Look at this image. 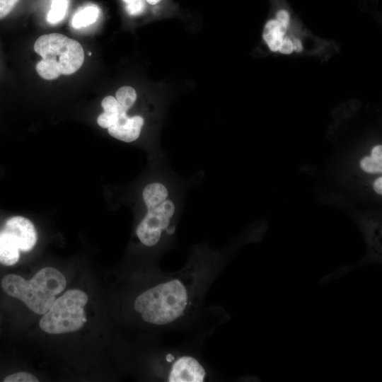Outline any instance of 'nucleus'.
Returning <instances> with one entry per match:
<instances>
[{"label":"nucleus","instance_id":"obj_4","mask_svg":"<svg viewBox=\"0 0 382 382\" xmlns=\"http://www.w3.org/2000/svg\"><path fill=\"white\" fill-rule=\"evenodd\" d=\"M88 296L83 291L70 289L56 299L40 320L39 326L49 334L80 330L86 322L84 307Z\"/></svg>","mask_w":382,"mask_h":382},{"label":"nucleus","instance_id":"obj_8","mask_svg":"<svg viewBox=\"0 0 382 382\" xmlns=\"http://www.w3.org/2000/svg\"><path fill=\"white\" fill-rule=\"evenodd\" d=\"M143 125L142 117L136 115L129 117L125 112L120 117L117 123L108 128V132L115 139L132 142L139 137Z\"/></svg>","mask_w":382,"mask_h":382},{"label":"nucleus","instance_id":"obj_14","mask_svg":"<svg viewBox=\"0 0 382 382\" xmlns=\"http://www.w3.org/2000/svg\"><path fill=\"white\" fill-rule=\"evenodd\" d=\"M68 8V0H52L51 8L47 14V21L57 24L65 17Z\"/></svg>","mask_w":382,"mask_h":382},{"label":"nucleus","instance_id":"obj_25","mask_svg":"<svg viewBox=\"0 0 382 382\" xmlns=\"http://www.w3.org/2000/svg\"><path fill=\"white\" fill-rule=\"evenodd\" d=\"M122 1H125L126 4H127V3H130L132 1H136V0H122Z\"/></svg>","mask_w":382,"mask_h":382},{"label":"nucleus","instance_id":"obj_21","mask_svg":"<svg viewBox=\"0 0 382 382\" xmlns=\"http://www.w3.org/2000/svg\"><path fill=\"white\" fill-rule=\"evenodd\" d=\"M276 19L283 27L287 28L289 23V14L286 10L279 11Z\"/></svg>","mask_w":382,"mask_h":382},{"label":"nucleus","instance_id":"obj_22","mask_svg":"<svg viewBox=\"0 0 382 382\" xmlns=\"http://www.w3.org/2000/svg\"><path fill=\"white\" fill-rule=\"evenodd\" d=\"M372 188L375 193L378 195L382 194V177L381 175L376 177L373 183Z\"/></svg>","mask_w":382,"mask_h":382},{"label":"nucleus","instance_id":"obj_23","mask_svg":"<svg viewBox=\"0 0 382 382\" xmlns=\"http://www.w3.org/2000/svg\"><path fill=\"white\" fill-rule=\"evenodd\" d=\"M293 50L296 52H301L303 49L301 41L297 38H293L292 40Z\"/></svg>","mask_w":382,"mask_h":382},{"label":"nucleus","instance_id":"obj_13","mask_svg":"<svg viewBox=\"0 0 382 382\" xmlns=\"http://www.w3.org/2000/svg\"><path fill=\"white\" fill-rule=\"evenodd\" d=\"M100 13L99 8L94 4L79 9L73 16L71 24L75 28L87 27L94 23Z\"/></svg>","mask_w":382,"mask_h":382},{"label":"nucleus","instance_id":"obj_17","mask_svg":"<svg viewBox=\"0 0 382 382\" xmlns=\"http://www.w3.org/2000/svg\"><path fill=\"white\" fill-rule=\"evenodd\" d=\"M4 382H37L38 379L31 374L27 372H18L6 376Z\"/></svg>","mask_w":382,"mask_h":382},{"label":"nucleus","instance_id":"obj_7","mask_svg":"<svg viewBox=\"0 0 382 382\" xmlns=\"http://www.w3.org/2000/svg\"><path fill=\"white\" fill-rule=\"evenodd\" d=\"M2 229L13 239L21 251L31 250L37 242V236L33 224L23 216L8 219Z\"/></svg>","mask_w":382,"mask_h":382},{"label":"nucleus","instance_id":"obj_10","mask_svg":"<svg viewBox=\"0 0 382 382\" xmlns=\"http://www.w3.org/2000/svg\"><path fill=\"white\" fill-rule=\"evenodd\" d=\"M359 168L365 173L381 174L382 172V146L375 145L369 153L359 160Z\"/></svg>","mask_w":382,"mask_h":382},{"label":"nucleus","instance_id":"obj_18","mask_svg":"<svg viewBox=\"0 0 382 382\" xmlns=\"http://www.w3.org/2000/svg\"><path fill=\"white\" fill-rule=\"evenodd\" d=\"M145 9V4L143 0H136L126 5V11L131 16L141 13Z\"/></svg>","mask_w":382,"mask_h":382},{"label":"nucleus","instance_id":"obj_5","mask_svg":"<svg viewBox=\"0 0 382 382\" xmlns=\"http://www.w3.org/2000/svg\"><path fill=\"white\" fill-rule=\"evenodd\" d=\"M175 213V205L166 199L158 205L147 208V213L138 225L136 234L140 242L146 246L156 245L163 231H168L170 220Z\"/></svg>","mask_w":382,"mask_h":382},{"label":"nucleus","instance_id":"obj_9","mask_svg":"<svg viewBox=\"0 0 382 382\" xmlns=\"http://www.w3.org/2000/svg\"><path fill=\"white\" fill-rule=\"evenodd\" d=\"M19 248L13 239L3 229L0 231V262L11 266L19 260Z\"/></svg>","mask_w":382,"mask_h":382},{"label":"nucleus","instance_id":"obj_12","mask_svg":"<svg viewBox=\"0 0 382 382\" xmlns=\"http://www.w3.org/2000/svg\"><path fill=\"white\" fill-rule=\"evenodd\" d=\"M142 195L147 208H150L156 207L166 200L168 195V191L164 185L153 183L144 187Z\"/></svg>","mask_w":382,"mask_h":382},{"label":"nucleus","instance_id":"obj_15","mask_svg":"<svg viewBox=\"0 0 382 382\" xmlns=\"http://www.w3.org/2000/svg\"><path fill=\"white\" fill-rule=\"evenodd\" d=\"M115 98L120 105L127 111L135 103L137 93L132 87L123 86L117 91Z\"/></svg>","mask_w":382,"mask_h":382},{"label":"nucleus","instance_id":"obj_16","mask_svg":"<svg viewBox=\"0 0 382 382\" xmlns=\"http://www.w3.org/2000/svg\"><path fill=\"white\" fill-rule=\"evenodd\" d=\"M125 112H127V111H121V112L104 111L98 117L97 122L98 125L100 126L101 127L108 129L110 126L117 123L120 117Z\"/></svg>","mask_w":382,"mask_h":382},{"label":"nucleus","instance_id":"obj_3","mask_svg":"<svg viewBox=\"0 0 382 382\" xmlns=\"http://www.w3.org/2000/svg\"><path fill=\"white\" fill-rule=\"evenodd\" d=\"M34 50L42 57L36 64V71L45 80L72 74L81 67L84 61L81 45L60 33L41 35L34 44Z\"/></svg>","mask_w":382,"mask_h":382},{"label":"nucleus","instance_id":"obj_1","mask_svg":"<svg viewBox=\"0 0 382 382\" xmlns=\"http://www.w3.org/2000/svg\"><path fill=\"white\" fill-rule=\"evenodd\" d=\"M193 277L179 274L150 286L135 299V311L151 325H164L178 320L186 314L193 302Z\"/></svg>","mask_w":382,"mask_h":382},{"label":"nucleus","instance_id":"obj_20","mask_svg":"<svg viewBox=\"0 0 382 382\" xmlns=\"http://www.w3.org/2000/svg\"><path fill=\"white\" fill-rule=\"evenodd\" d=\"M293 50L292 40L288 37H284L279 51L282 54H288L291 53Z\"/></svg>","mask_w":382,"mask_h":382},{"label":"nucleus","instance_id":"obj_2","mask_svg":"<svg viewBox=\"0 0 382 382\" xmlns=\"http://www.w3.org/2000/svg\"><path fill=\"white\" fill-rule=\"evenodd\" d=\"M66 283L59 270L47 267L29 281L16 274H8L2 279L1 286L8 295L21 300L32 311L42 315L56 300L55 296L65 289Z\"/></svg>","mask_w":382,"mask_h":382},{"label":"nucleus","instance_id":"obj_24","mask_svg":"<svg viewBox=\"0 0 382 382\" xmlns=\"http://www.w3.org/2000/svg\"><path fill=\"white\" fill-rule=\"evenodd\" d=\"M160 0H146V1L150 4H157Z\"/></svg>","mask_w":382,"mask_h":382},{"label":"nucleus","instance_id":"obj_19","mask_svg":"<svg viewBox=\"0 0 382 382\" xmlns=\"http://www.w3.org/2000/svg\"><path fill=\"white\" fill-rule=\"evenodd\" d=\"M18 1L19 0H0V19L9 14Z\"/></svg>","mask_w":382,"mask_h":382},{"label":"nucleus","instance_id":"obj_11","mask_svg":"<svg viewBox=\"0 0 382 382\" xmlns=\"http://www.w3.org/2000/svg\"><path fill=\"white\" fill-rule=\"evenodd\" d=\"M286 29L277 19L267 22L264 28L263 38L272 51L279 50Z\"/></svg>","mask_w":382,"mask_h":382},{"label":"nucleus","instance_id":"obj_6","mask_svg":"<svg viewBox=\"0 0 382 382\" xmlns=\"http://www.w3.org/2000/svg\"><path fill=\"white\" fill-rule=\"evenodd\" d=\"M206 371L197 359L191 356H181L171 364L167 381L169 382H202Z\"/></svg>","mask_w":382,"mask_h":382}]
</instances>
